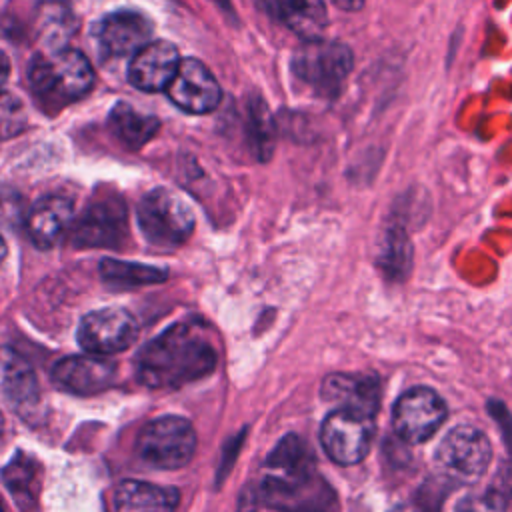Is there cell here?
<instances>
[{"label":"cell","mask_w":512,"mask_h":512,"mask_svg":"<svg viewBox=\"0 0 512 512\" xmlns=\"http://www.w3.org/2000/svg\"><path fill=\"white\" fill-rule=\"evenodd\" d=\"M216 350L196 322H176L146 342L136 358L138 380L148 388H180L210 374Z\"/></svg>","instance_id":"obj_1"},{"label":"cell","mask_w":512,"mask_h":512,"mask_svg":"<svg viewBox=\"0 0 512 512\" xmlns=\"http://www.w3.org/2000/svg\"><path fill=\"white\" fill-rule=\"evenodd\" d=\"M28 82L34 96L46 108L58 110L82 98L92 88L94 70L82 52L56 48L30 62Z\"/></svg>","instance_id":"obj_2"},{"label":"cell","mask_w":512,"mask_h":512,"mask_svg":"<svg viewBox=\"0 0 512 512\" xmlns=\"http://www.w3.org/2000/svg\"><path fill=\"white\" fill-rule=\"evenodd\" d=\"M136 218L144 238L160 248L184 244L194 230V212L188 202L168 188H154L142 196Z\"/></svg>","instance_id":"obj_3"},{"label":"cell","mask_w":512,"mask_h":512,"mask_svg":"<svg viewBox=\"0 0 512 512\" xmlns=\"http://www.w3.org/2000/svg\"><path fill=\"white\" fill-rule=\"evenodd\" d=\"M354 64L352 50L334 40H304L292 56V72L318 96L332 98L340 92Z\"/></svg>","instance_id":"obj_4"},{"label":"cell","mask_w":512,"mask_h":512,"mask_svg":"<svg viewBox=\"0 0 512 512\" xmlns=\"http://www.w3.org/2000/svg\"><path fill=\"white\" fill-rule=\"evenodd\" d=\"M196 450V432L182 416H160L142 426L136 438L138 458L162 470L182 468Z\"/></svg>","instance_id":"obj_5"},{"label":"cell","mask_w":512,"mask_h":512,"mask_svg":"<svg viewBox=\"0 0 512 512\" xmlns=\"http://www.w3.org/2000/svg\"><path fill=\"white\" fill-rule=\"evenodd\" d=\"M492 460L488 436L474 426H456L438 444L436 462L458 482L472 484L480 480Z\"/></svg>","instance_id":"obj_6"},{"label":"cell","mask_w":512,"mask_h":512,"mask_svg":"<svg viewBox=\"0 0 512 512\" xmlns=\"http://www.w3.org/2000/svg\"><path fill=\"white\" fill-rule=\"evenodd\" d=\"M372 438V418L344 408L330 412L320 428V442L324 452L342 466L360 462L368 454Z\"/></svg>","instance_id":"obj_7"},{"label":"cell","mask_w":512,"mask_h":512,"mask_svg":"<svg viewBox=\"0 0 512 512\" xmlns=\"http://www.w3.org/2000/svg\"><path fill=\"white\" fill-rule=\"evenodd\" d=\"M138 336V324L134 316L120 308V306H108L94 312H88L80 324L76 338L80 346L90 354H116L136 340Z\"/></svg>","instance_id":"obj_8"},{"label":"cell","mask_w":512,"mask_h":512,"mask_svg":"<svg viewBox=\"0 0 512 512\" xmlns=\"http://www.w3.org/2000/svg\"><path fill=\"white\" fill-rule=\"evenodd\" d=\"M446 404L432 388H412L404 392L392 408L396 434L412 444L426 442L444 422Z\"/></svg>","instance_id":"obj_9"},{"label":"cell","mask_w":512,"mask_h":512,"mask_svg":"<svg viewBox=\"0 0 512 512\" xmlns=\"http://www.w3.org/2000/svg\"><path fill=\"white\" fill-rule=\"evenodd\" d=\"M314 456L296 434L284 436L268 454L264 476L258 488L262 490H292L314 480Z\"/></svg>","instance_id":"obj_10"},{"label":"cell","mask_w":512,"mask_h":512,"mask_svg":"<svg viewBox=\"0 0 512 512\" xmlns=\"http://www.w3.org/2000/svg\"><path fill=\"white\" fill-rule=\"evenodd\" d=\"M166 94L184 112L206 114L218 106L222 90L206 64L196 58H184L180 60Z\"/></svg>","instance_id":"obj_11"},{"label":"cell","mask_w":512,"mask_h":512,"mask_svg":"<svg viewBox=\"0 0 512 512\" xmlns=\"http://www.w3.org/2000/svg\"><path fill=\"white\" fill-rule=\"evenodd\" d=\"M116 364L100 354L66 356L52 368V382L72 394H98L112 386Z\"/></svg>","instance_id":"obj_12"},{"label":"cell","mask_w":512,"mask_h":512,"mask_svg":"<svg viewBox=\"0 0 512 512\" xmlns=\"http://www.w3.org/2000/svg\"><path fill=\"white\" fill-rule=\"evenodd\" d=\"M126 234V210L120 200H98L72 226L78 248L116 246Z\"/></svg>","instance_id":"obj_13"},{"label":"cell","mask_w":512,"mask_h":512,"mask_svg":"<svg viewBox=\"0 0 512 512\" xmlns=\"http://www.w3.org/2000/svg\"><path fill=\"white\" fill-rule=\"evenodd\" d=\"M180 66L178 50L172 42L154 40L142 46L128 66V80L144 92L166 90Z\"/></svg>","instance_id":"obj_14"},{"label":"cell","mask_w":512,"mask_h":512,"mask_svg":"<svg viewBox=\"0 0 512 512\" xmlns=\"http://www.w3.org/2000/svg\"><path fill=\"white\" fill-rule=\"evenodd\" d=\"M152 24L138 12H114L100 20L96 28V38L106 56L122 58L136 54L142 46L150 42Z\"/></svg>","instance_id":"obj_15"},{"label":"cell","mask_w":512,"mask_h":512,"mask_svg":"<svg viewBox=\"0 0 512 512\" xmlns=\"http://www.w3.org/2000/svg\"><path fill=\"white\" fill-rule=\"evenodd\" d=\"M322 396L338 408L372 418L380 406V382L374 376L330 374L322 382Z\"/></svg>","instance_id":"obj_16"},{"label":"cell","mask_w":512,"mask_h":512,"mask_svg":"<svg viewBox=\"0 0 512 512\" xmlns=\"http://www.w3.org/2000/svg\"><path fill=\"white\" fill-rule=\"evenodd\" d=\"M74 218V206L64 196H44L40 198L26 216V230L34 246L48 250L62 234L70 228Z\"/></svg>","instance_id":"obj_17"},{"label":"cell","mask_w":512,"mask_h":512,"mask_svg":"<svg viewBox=\"0 0 512 512\" xmlns=\"http://www.w3.org/2000/svg\"><path fill=\"white\" fill-rule=\"evenodd\" d=\"M38 380L32 366L12 348L0 346V400L12 408L38 402Z\"/></svg>","instance_id":"obj_18"},{"label":"cell","mask_w":512,"mask_h":512,"mask_svg":"<svg viewBox=\"0 0 512 512\" xmlns=\"http://www.w3.org/2000/svg\"><path fill=\"white\" fill-rule=\"evenodd\" d=\"M268 12L302 40L322 38L328 26L324 0H264Z\"/></svg>","instance_id":"obj_19"},{"label":"cell","mask_w":512,"mask_h":512,"mask_svg":"<svg viewBox=\"0 0 512 512\" xmlns=\"http://www.w3.org/2000/svg\"><path fill=\"white\" fill-rule=\"evenodd\" d=\"M180 494L142 480H124L114 492L116 512H174Z\"/></svg>","instance_id":"obj_20"},{"label":"cell","mask_w":512,"mask_h":512,"mask_svg":"<svg viewBox=\"0 0 512 512\" xmlns=\"http://www.w3.org/2000/svg\"><path fill=\"white\" fill-rule=\"evenodd\" d=\"M40 472V464L24 452H18L2 470V480L22 512H38L42 480Z\"/></svg>","instance_id":"obj_21"},{"label":"cell","mask_w":512,"mask_h":512,"mask_svg":"<svg viewBox=\"0 0 512 512\" xmlns=\"http://www.w3.org/2000/svg\"><path fill=\"white\" fill-rule=\"evenodd\" d=\"M108 124L114 136L132 148L144 146L160 128L158 118L138 112L134 106L126 102H118L112 108L108 116Z\"/></svg>","instance_id":"obj_22"},{"label":"cell","mask_w":512,"mask_h":512,"mask_svg":"<svg viewBox=\"0 0 512 512\" xmlns=\"http://www.w3.org/2000/svg\"><path fill=\"white\" fill-rule=\"evenodd\" d=\"M100 276L118 286H144V284H158L168 278V270L140 264V262H126L104 258L100 262Z\"/></svg>","instance_id":"obj_23"},{"label":"cell","mask_w":512,"mask_h":512,"mask_svg":"<svg viewBox=\"0 0 512 512\" xmlns=\"http://www.w3.org/2000/svg\"><path fill=\"white\" fill-rule=\"evenodd\" d=\"M410 260H412V248L404 230L400 228L388 230L382 252H380V266L384 268V272L392 278H402L410 268Z\"/></svg>","instance_id":"obj_24"},{"label":"cell","mask_w":512,"mask_h":512,"mask_svg":"<svg viewBox=\"0 0 512 512\" xmlns=\"http://www.w3.org/2000/svg\"><path fill=\"white\" fill-rule=\"evenodd\" d=\"M250 134L256 154L266 160L274 148V124L266 104L258 98L250 104Z\"/></svg>","instance_id":"obj_25"},{"label":"cell","mask_w":512,"mask_h":512,"mask_svg":"<svg viewBox=\"0 0 512 512\" xmlns=\"http://www.w3.org/2000/svg\"><path fill=\"white\" fill-rule=\"evenodd\" d=\"M26 126V110L18 96L0 90V140L18 136Z\"/></svg>","instance_id":"obj_26"},{"label":"cell","mask_w":512,"mask_h":512,"mask_svg":"<svg viewBox=\"0 0 512 512\" xmlns=\"http://www.w3.org/2000/svg\"><path fill=\"white\" fill-rule=\"evenodd\" d=\"M454 512H506V506L498 492H488L462 498Z\"/></svg>","instance_id":"obj_27"},{"label":"cell","mask_w":512,"mask_h":512,"mask_svg":"<svg viewBox=\"0 0 512 512\" xmlns=\"http://www.w3.org/2000/svg\"><path fill=\"white\" fill-rule=\"evenodd\" d=\"M8 74H10V60H8V56L0 50V90H2L4 82L8 80Z\"/></svg>","instance_id":"obj_28"},{"label":"cell","mask_w":512,"mask_h":512,"mask_svg":"<svg viewBox=\"0 0 512 512\" xmlns=\"http://www.w3.org/2000/svg\"><path fill=\"white\" fill-rule=\"evenodd\" d=\"M338 8L346 10V12H354V10H360L364 6V0H332Z\"/></svg>","instance_id":"obj_29"},{"label":"cell","mask_w":512,"mask_h":512,"mask_svg":"<svg viewBox=\"0 0 512 512\" xmlns=\"http://www.w3.org/2000/svg\"><path fill=\"white\" fill-rule=\"evenodd\" d=\"M390 512H426V510L422 506H418V504H398Z\"/></svg>","instance_id":"obj_30"},{"label":"cell","mask_w":512,"mask_h":512,"mask_svg":"<svg viewBox=\"0 0 512 512\" xmlns=\"http://www.w3.org/2000/svg\"><path fill=\"white\" fill-rule=\"evenodd\" d=\"M4 258H6V242H4V238L0 236V264H2Z\"/></svg>","instance_id":"obj_31"},{"label":"cell","mask_w":512,"mask_h":512,"mask_svg":"<svg viewBox=\"0 0 512 512\" xmlns=\"http://www.w3.org/2000/svg\"><path fill=\"white\" fill-rule=\"evenodd\" d=\"M0 512H4V506H2V500H0Z\"/></svg>","instance_id":"obj_32"}]
</instances>
